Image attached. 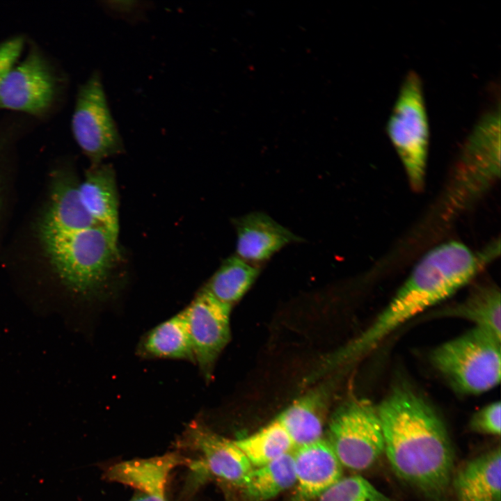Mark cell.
Instances as JSON below:
<instances>
[{
	"label": "cell",
	"instance_id": "cell-3",
	"mask_svg": "<svg viewBox=\"0 0 501 501\" xmlns=\"http://www.w3.org/2000/svg\"><path fill=\"white\" fill-rule=\"evenodd\" d=\"M59 278L72 292L90 297L106 287L118 260V238L100 225L42 237Z\"/></svg>",
	"mask_w": 501,
	"mask_h": 501
},
{
	"label": "cell",
	"instance_id": "cell-4",
	"mask_svg": "<svg viewBox=\"0 0 501 501\" xmlns=\"http://www.w3.org/2000/svg\"><path fill=\"white\" fill-rule=\"evenodd\" d=\"M500 342L492 333L474 327L436 347L431 361L457 391L483 393L500 383Z\"/></svg>",
	"mask_w": 501,
	"mask_h": 501
},
{
	"label": "cell",
	"instance_id": "cell-8",
	"mask_svg": "<svg viewBox=\"0 0 501 501\" xmlns=\"http://www.w3.org/2000/svg\"><path fill=\"white\" fill-rule=\"evenodd\" d=\"M74 138L92 165L125 150L112 116L101 73L95 70L78 90L72 118Z\"/></svg>",
	"mask_w": 501,
	"mask_h": 501
},
{
	"label": "cell",
	"instance_id": "cell-28",
	"mask_svg": "<svg viewBox=\"0 0 501 501\" xmlns=\"http://www.w3.org/2000/svg\"><path fill=\"white\" fill-rule=\"evenodd\" d=\"M131 501H166V496L147 495L139 493V495L134 497Z\"/></svg>",
	"mask_w": 501,
	"mask_h": 501
},
{
	"label": "cell",
	"instance_id": "cell-1",
	"mask_svg": "<svg viewBox=\"0 0 501 501\" xmlns=\"http://www.w3.org/2000/svg\"><path fill=\"white\" fill-rule=\"evenodd\" d=\"M384 452L395 472L430 495L442 493L450 483L453 451L440 418L421 397L397 388L376 408Z\"/></svg>",
	"mask_w": 501,
	"mask_h": 501
},
{
	"label": "cell",
	"instance_id": "cell-15",
	"mask_svg": "<svg viewBox=\"0 0 501 501\" xmlns=\"http://www.w3.org/2000/svg\"><path fill=\"white\" fill-rule=\"evenodd\" d=\"M328 388L312 390L284 409L276 418L296 448L322 438L328 409Z\"/></svg>",
	"mask_w": 501,
	"mask_h": 501
},
{
	"label": "cell",
	"instance_id": "cell-16",
	"mask_svg": "<svg viewBox=\"0 0 501 501\" xmlns=\"http://www.w3.org/2000/svg\"><path fill=\"white\" fill-rule=\"evenodd\" d=\"M456 501H501L500 447L468 461L454 478Z\"/></svg>",
	"mask_w": 501,
	"mask_h": 501
},
{
	"label": "cell",
	"instance_id": "cell-27",
	"mask_svg": "<svg viewBox=\"0 0 501 501\" xmlns=\"http://www.w3.org/2000/svg\"><path fill=\"white\" fill-rule=\"evenodd\" d=\"M24 39L15 36L0 43V85L16 64L24 47Z\"/></svg>",
	"mask_w": 501,
	"mask_h": 501
},
{
	"label": "cell",
	"instance_id": "cell-13",
	"mask_svg": "<svg viewBox=\"0 0 501 501\" xmlns=\"http://www.w3.org/2000/svg\"><path fill=\"white\" fill-rule=\"evenodd\" d=\"M189 430L193 445L203 456L204 467L216 477L242 486L253 466L234 440L221 437L200 424Z\"/></svg>",
	"mask_w": 501,
	"mask_h": 501
},
{
	"label": "cell",
	"instance_id": "cell-12",
	"mask_svg": "<svg viewBox=\"0 0 501 501\" xmlns=\"http://www.w3.org/2000/svg\"><path fill=\"white\" fill-rule=\"evenodd\" d=\"M237 255L251 264L269 259L285 246L301 239L263 212H254L233 220Z\"/></svg>",
	"mask_w": 501,
	"mask_h": 501
},
{
	"label": "cell",
	"instance_id": "cell-22",
	"mask_svg": "<svg viewBox=\"0 0 501 501\" xmlns=\"http://www.w3.org/2000/svg\"><path fill=\"white\" fill-rule=\"evenodd\" d=\"M296 485L293 454L280 457L251 470L242 486L257 501L271 499Z\"/></svg>",
	"mask_w": 501,
	"mask_h": 501
},
{
	"label": "cell",
	"instance_id": "cell-11",
	"mask_svg": "<svg viewBox=\"0 0 501 501\" xmlns=\"http://www.w3.org/2000/svg\"><path fill=\"white\" fill-rule=\"evenodd\" d=\"M293 456L296 501L319 498L342 477V466L326 439L296 447Z\"/></svg>",
	"mask_w": 501,
	"mask_h": 501
},
{
	"label": "cell",
	"instance_id": "cell-9",
	"mask_svg": "<svg viewBox=\"0 0 501 501\" xmlns=\"http://www.w3.org/2000/svg\"><path fill=\"white\" fill-rule=\"evenodd\" d=\"M232 308L205 287L186 308L194 362L207 379L230 340Z\"/></svg>",
	"mask_w": 501,
	"mask_h": 501
},
{
	"label": "cell",
	"instance_id": "cell-7",
	"mask_svg": "<svg viewBox=\"0 0 501 501\" xmlns=\"http://www.w3.org/2000/svg\"><path fill=\"white\" fill-rule=\"evenodd\" d=\"M327 440L342 466L356 471L369 468L384 452L376 408L363 399L346 401L329 420Z\"/></svg>",
	"mask_w": 501,
	"mask_h": 501
},
{
	"label": "cell",
	"instance_id": "cell-2",
	"mask_svg": "<svg viewBox=\"0 0 501 501\" xmlns=\"http://www.w3.org/2000/svg\"><path fill=\"white\" fill-rule=\"evenodd\" d=\"M495 243L477 253L452 241L427 252L415 266L388 305L374 320V327L388 335L399 326L445 300L468 284L499 252Z\"/></svg>",
	"mask_w": 501,
	"mask_h": 501
},
{
	"label": "cell",
	"instance_id": "cell-17",
	"mask_svg": "<svg viewBox=\"0 0 501 501\" xmlns=\"http://www.w3.org/2000/svg\"><path fill=\"white\" fill-rule=\"evenodd\" d=\"M79 184L72 177H63L54 184L50 206L41 227L42 237L72 232L98 225L80 199Z\"/></svg>",
	"mask_w": 501,
	"mask_h": 501
},
{
	"label": "cell",
	"instance_id": "cell-23",
	"mask_svg": "<svg viewBox=\"0 0 501 501\" xmlns=\"http://www.w3.org/2000/svg\"><path fill=\"white\" fill-rule=\"evenodd\" d=\"M234 442L256 468L289 453L294 447L276 418L255 433Z\"/></svg>",
	"mask_w": 501,
	"mask_h": 501
},
{
	"label": "cell",
	"instance_id": "cell-25",
	"mask_svg": "<svg viewBox=\"0 0 501 501\" xmlns=\"http://www.w3.org/2000/svg\"><path fill=\"white\" fill-rule=\"evenodd\" d=\"M105 11L110 15L135 24L144 20L151 8L149 1H105L102 2Z\"/></svg>",
	"mask_w": 501,
	"mask_h": 501
},
{
	"label": "cell",
	"instance_id": "cell-6",
	"mask_svg": "<svg viewBox=\"0 0 501 501\" xmlns=\"http://www.w3.org/2000/svg\"><path fill=\"white\" fill-rule=\"evenodd\" d=\"M386 130L412 188L421 190L424 183L429 128L422 81L413 70L403 80Z\"/></svg>",
	"mask_w": 501,
	"mask_h": 501
},
{
	"label": "cell",
	"instance_id": "cell-24",
	"mask_svg": "<svg viewBox=\"0 0 501 501\" xmlns=\"http://www.w3.org/2000/svg\"><path fill=\"white\" fill-rule=\"evenodd\" d=\"M318 499L319 501H391L360 475L342 477Z\"/></svg>",
	"mask_w": 501,
	"mask_h": 501
},
{
	"label": "cell",
	"instance_id": "cell-19",
	"mask_svg": "<svg viewBox=\"0 0 501 501\" xmlns=\"http://www.w3.org/2000/svg\"><path fill=\"white\" fill-rule=\"evenodd\" d=\"M139 351L148 358L194 362L186 308L150 330L142 340Z\"/></svg>",
	"mask_w": 501,
	"mask_h": 501
},
{
	"label": "cell",
	"instance_id": "cell-26",
	"mask_svg": "<svg viewBox=\"0 0 501 501\" xmlns=\"http://www.w3.org/2000/svg\"><path fill=\"white\" fill-rule=\"evenodd\" d=\"M500 401H493L483 407L473 415L470 422V428L481 434L500 435Z\"/></svg>",
	"mask_w": 501,
	"mask_h": 501
},
{
	"label": "cell",
	"instance_id": "cell-5",
	"mask_svg": "<svg viewBox=\"0 0 501 501\" xmlns=\"http://www.w3.org/2000/svg\"><path fill=\"white\" fill-rule=\"evenodd\" d=\"M500 109L476 123L462 148L446 196L447 208L458 212L482 195L500 175Z\"/></svg>",
	"mask_w": 501,
	"mask_h": 501
},
{
	"label": "cell",
	"instance_id": "cell-20",
	"mask_svg": "<svg viewBox=\"0 0 501 501\" xmlns=\"http://www.w3.org/2000/svg\"><path fill=\"white\" fill-rule=\"evenodd\" d=\"M500 296L496 286H481L461 302L440 310L439 315L465 319L501 339Z\"/></svg>",
	"mask_w": 501,
	"mask_h": 501
},
{
	"label": "cell",
	"instance_id": "cell-14",
	"mask_svg": "<svg viewBox=\"0 0 501 501\" xmlns=\"http://www.w3.org/2000/svg\"><path fill=\"white\" fill-rule=\"evenodd\" d=\"M81 202L95 223L118 238L119 200L116 173L111 164L92 165L79 184Z\"/></svg>",
	"mask_w": 501,
	"mask_h": 501
},
{
	"label": "cell",
	"instance_id": "cell-10",
	"mask_svg": "<svg viewBox=\"0 0 501 501\" xmlns=\"http://www.w3.org/2000/svg\"><path fill=\"white\" fill-rule=\"evenodd\" d=\"M55 82L42 55L31 50L15 65L0 85V109L40 114L51 105Z\"/></svg>",
	"mask_w": 501,
	"mask_h": 501
},
{
	"label": "cell",
	"instance_id": "cell-21",
	"mask_svg": "<svg viewBox=\"0 0 501 501\" xmlns=\"http://www.w3.org/2000/svg\"><path fill=\"white\" fill-rule=\"evenodd\" d=\"M260 269L237 255L226 258L205 288L220 301L233 306L250 289Z\"/></svg>",
	"mask_w": 501,
	"mask_h": 501
},
{
	"label": "cell",
	"instance_id": "cell-18",
	"mask_svg": "<svg viewBox=\"0 0 501 501\" xmlns=\"http://www.w3.org/2000/svg\"><path fill=\"white\" fill-rule=\"evenodd\" d=\"M184 462L175 453L148 459L122 461L110 467L106 477L147 495L166 496V487L170 472Z\"/></svg>",
	"mask_w": 501,
	"mask_h": 501
}]
</instances>
